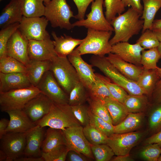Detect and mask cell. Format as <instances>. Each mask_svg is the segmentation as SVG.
I'll list each match as a JSON object with an SVG mask.
<instances>
[{"mask_svg": "<svg viewBox=\"0 0 161 161\" xmlns=\"http://www.w3.org/2000/svg\"><path fill=\"white\" fill-rule=\"evenodd\" d=\"M141 15L132 8L116 16L110 22L114 35L109 40L112 46L120 42H128L133 36L138 34L142 30L144 20Z\"/></svg>", "mask_w": 161, "mask_h": 161, "instance_id": "1", "label": "cell"}, {"mask_svg": "<svg viewBox=\"0 0 161 161\" xmlns=\"http://www.w3.org/2000/svg\"><path fill=\"white\" fill-rule=\"evenodd\" d=\"M91 64L97 68L113 83L123 88L129 95H144L136 82L121 73L107 59L106 57L94 55L90 59Z\"/></svg>", "mask_w": 161, "mask_h": 161, "instance_id": "2", "label": "cell"}, {"mask_svg": "<svg viewBox=\"0 0 161 161\" xmlns=\"http://www.w3.org/2000/svg\"><path fill=\"white\" fill-rule=\"evenodd\" d=\"M36 125L43 128L48 126L62 130L67 128L81 126L68 104L53 102L48 113L39 120Z\"/></svg>", "mask_w": 161, "mask_h": 161, "instance_id": "3", "label": "cell"}, {"mask_svg": "<svg viewBox=\"0 0 161 161\" xmlns=\"http://www.w3.org/2000/svg\"><path fill=\"white\" fill-rule=\"evenodd\" d=\"M112 31L88 29L87 35L83 42L75 49L80 55L92 54L104 56L111 53L112 45L109 42Z\"/></svg>", "mask_w": 161, "mask_h": 161, "instance_id": "4", "label": "cell"}, {"mask_svg": "<svg viewBox=\"0 0 161 161\" xmlns=\"http://www.w3.org/2000/svg\"><path fill=\"white\" fill-rule=\"evenodd\" d=\"M49 70L60 86L68 95L80 81L75 68L67 57L57 56L51 61Z\"/></svg>", "mask_w": 161, "mask_h": 161, "instance_id": "5", "label": "cell"}, {"mask_svg": "<svg viewBox=\"0 0 161 161\" xmlns=\"http://www.w3.org/2000/svg\"><path fill=\"white\" fill-rule=\"evenodd\" d=\"M45 5L44 16L52 27H59L68 30L74 27L70 19L74 18L75 16L66 0H51Z\"/></svg>", "mask_w": 161, "mask_h": 161, "instance_id": "6", "label": "cell"}, {"mask_svg": "<svg viewBox=\"0 0 161 161\" xmlns=\"http://www.w3.org/2000/svg\"><path fill=\"white\" fill-rule=\"evenodd\" d=\"M41 92L36 87L26 88L0 92V108L1 111L22 109L31 99Z\"/></svg>", "mask_w": 161, "mask_h": 161, "instance_id": "7", "label": "cell"}, {"mask_svg": "<svg viewBox=\"0 0 161 161\" xmlns=\"http://www.w3.org/2000/svg\"><path fill=\"white\" fill-rule=\"evenodd\" d=\"M104 0H94L92 2L90 12L86 15V18L78 20L72 24L75 27H83L103 31H114L110 22L105 16L103 11Z\"/></svg>", "mask_w": 161, "mask_h": 161, "instance_id": "8", "label": "cell"}, {"mask_svg": "<svg viewBox=\"0 0 161 161\" xmlns=\"http://www.w3.org/2000/svg\"><path fill=\"white\" fill-rule=\"evenodd\" d=\"M28 132H7L0 138L1 149L6 155V161H15L24 155Z\"/></svg>", "mask_w": 161, "mask_h": 161, "instance_id": "9", "label": "cell"}, {"mask_svg": "<svg viewBox=\"0 0 161 161\" xmlns=\"http://www.w3.org/2000/svg\"><path fill=\"white\" fill-rule=\"evenodd\" d=\"M48 21L45 17L23 16L19 23L18 30L28 40H42L50 36L46 29Z\"/></svg>", "mask_w": 161, "mask_h": 161, "instance_id": "10", "label": "cell"}, {"mask_svg": "<svg viewBox=\"0 0 161 161\" xmlns=\"http://www.w3.org/2000/svg\"><path fill=\"white\" fill-rule=\"evenodd\" d=\"M145 134L143 131L114 133L108 137L106 144L116 156L129 154L131 149L143 138Z\"/></svg>", "mask_w": 161, "mask_h": 161, "instance_id": "11", "label": "cell"}, {"mask_svg": "<svg viewBox=\"0 0 161 161\" xmlns=\"http://www.w3.org/2000/svg\"><path fill=\"white\" fill-rule=\"evenodd\" d=\"M62 130L69 151L73 150L81 153L95 160L91 149L92 145L84 135L82 126L67 128Z\"/></svg>", "mask_w": 161, "mask_h": 161, "instance_id": "12", "label": "cell"}, {"mask_svg": "<svg viewBox=\"0 0 161 161\" xmlns=\"http://www.w3.org/2000/svg\"><path fill=\"white\" fill-rule=\"evenodd\" d=\"M36 87L53 103L68 104L69 95L60 86L50 70L44 74Z\"/></svg>", "mask_w": 161, "mask_h": 161, "instance_id": "13", "label": "cell"}, {"mask_svg": "<svg viewBox=\"0 0 161 161\" xmlns=\"http://www.w3.org/2000/svg\"><path fill=\"white\" fill-rule=\"evenodd\" d=\"M53 101L40 92L29 100L22 109L33 122L37 123L49 112Z\"/></svg>", "mask_w": 161, "mask_h": 161, "instance_id": "14", "label": "cell"}, {"mask_svg": "<svg viewBox=\"0 0 161 161\" xmlns=\"http://www.w3.org/2000/svg\"><path fill=\"white\" fill-rule=\"evenodd\" d=\"M28 54L30 60L52 61L57 56L50 36L42 40H29Z\"/></svg>", "mask_w": 161, "mask_h": 161, "instance_id": "15", "label": "cell"}, {"mask_svg": "<svg viewBox=\"0 0 161 161\" xmlns=\"http://www.w3.org/2000/svg\"><path fill=\"white\" fill-rule=\"evenodd\" d=\"M29 40L18 29L13 34L6 47L7 55L13 57L26 65L30 59L28 54Z\"/></svg>", "mask_w": 161, "mask_h": 161, "instance_id": "16", "label": "cell"}, {"mask_svg": "<svg viewBox=\"0 0 161 161\" xmlns=\"http://www.w3.org/2000/svg\"><path fill=\"white\" fill-rule=\"evenodd\" d=\"M67 57L75 68L80 81L87 89H89L95 81L96 77L93 66L86 62L75 49Z\"/></svg>", "mask_w": 161, "mask_h": 161, "instance_id": "17", "label": "cell"}, {"mask_svg": "<svg viewBox=\"0 0 161 161\" xmlns=\"http://www.w3.org/2000/svg\"><path fill=\"white\" fill-rule=\"evenodd\" d=\"M144 50L137 43L131 44L128 42H120L112 46L111 53L116 55L126 61L141 66V53Z\"/></svg>", "mask_w": 161, "mask_h": 161, "instance_id": "18", "label": "cell"}, {"mask_svg": "<svg viewBox=\"0 0 161 161\" xmlns=\"http://www.w3.org/2000/svg\"><path fill=\"white\" fill-rule=\"evenodd\" d=\"M6 112L9 115L10 120L5 133H27L37 125L31 121L23 109L10 110Z\"/></svg>", "mask_w": 161, "mask_h": 161, "instance_id": "19", "label": "cell"}, {"mask_svg": "<svg viewBox=\"0 0 161 161\" xmlns=\"http://www.w3.org/2000/svg\"><path fill=\"white\" fill-rule=\"evenodd\" d=\"M32 86L26 72L4 73L0 72V92Z\"/></svg>", "mask_w": 161, "mask_h": 161, "instance_id": "20", "label": "cell"}, {"mask_svg": "<svg viewBox=\"0 0 161 161\" xmlns=\"http://www.w3.org/2000/svg\"><path fill=\"white\" fill-rule=\"evenodd\" d=\"M106 57L123 75L128 79L136 82L144 69L143 66H137L126 61L112 53L108 54Z\"/></svg>", "mask_w": 161, "mask_h": 161, "instance_id": "21", "label": "cell"}, {"mask_svg": "<svg viewBox=\"0 0 161 161\" xmlns=\"http://www.w3.org/2000/svg\"><path fill=\"white\" fill-rule=\"evenodd\" d=\"M44 128L38 125L29 131L26 137L24 155L27 156L41 157V147L44 140Z\"/></svg>", "mask_w": 161, "mask_h": 161, "instance_id": "22", "label": "cell"}, {"mask_svg": "<svg viewBox=\"0 0 161 161\" xmlns=\"http://www.w3.org/2000/svg\"><path fill=\"white\" fill-rule=\"evenodd\" d=\"M51 35L54 39L53 42L55 52L57 56L60 57H67L83 40V39L74 38L65 34L58 36L54 31L52 32Z\"/></svg>", "mask_w": 161, "mask_h": 161, "instance_id": "23", "label": "cell"}, {"mask_svg": "<svg viewBox=\"0 0 161 161\" xmlns=\"http://www.w3.org/2000/svg\"><path fill=\"white\" fill-rule=\"evenodd\" d=\"M23 16L20 0H11L1 13L0 28H4L15 23H20Z\"/></svg>", "mask_w": 161, "mask_h": 161, "instance_id": "24", "label": "cell"}, {"mask_svg": "<svg viewBox=\"0 0 161 161\" xmlns=\"http://www.w3.org/2000/svg\"><path fill=\"white\" fill-rule=\"evenodd\" d=\"M50 62L30 59L26 65V73L32 86H37L44 74L49 70Z\"/></svg>", "mask_w": 161, "mask_h": 161, "instance_id": "25", "label": "cell"}, {"mask_svg": "<svg viewBox=\"0 0 161 161\" xmlns=\"http://www.w3.org/2000/svg\"><path fill=\"white\" fill-rule=\"evenodd\" d=\"M143 118L142 112L129 113L122 122L114 126V133H124L136 130L142 126Z\"/></svg>", "mask_w": 161, "mask_h": 161, "instance_id": "26", "label": "cell"}, {"mask_svg": "<svg viewBox=\"0 0 161 161\" xmlns=\"http://www.w3.org/2000/svg\"><path fill=\"white\" fill-rule=\"evenodd\" d=\"M156 69L144 68L136 81L144 94L151 97L157 82L160 79Z\"/></svg>", "mask_w": 161, "mask_h": 161, "instance_id": "27", "label": "cell"}, {"mask_svg": "<svg viewBox=\"0 0 161 161\" xmlns=\"http://www.w3.org/2000/svg\"><path fill=\"white\" fill-rule=\"evenodd\" d=\"M41 147L42 152H47L62 145H66L63 131L49 127L47 130Z\"/></svg>", "mask_w": 161, "mask_h": 161, "instance_id": "28", "label": "cell"}, {"mask_svg": "<svg viewBox=\"0 0 161 161\" xmlns=\"http://www.w3.org/2000/svg\"><path fill=\"white\" fill-rule=\"evenodd\" d=\"M143 4V9L141 17L144 20L142 32L146 30L150 29L154 20L155 15L161 8V0H142Z\"/></svg>", "mask_w": 161, "mask_h": 161, "instance_id": "29", "label": "cell"}, {"mask_svg": "<svg viewBox=\"0 0 161 161\" xmlns=\"http://www.w3.org/2000/svg\"><path fill=\"white\" fill-rule=\"evenodd\" d=\"M103 101L108 110L114 126L122 122L129 113L122 103L112 97H106Z\"/></svg>", "mask_w": 161, "mask_h": 161, "instance_id": "30", "label": "cell"}, {"mask_svg": "<svg viewBox=\"0 0 161 161\" xmlns=\"http://www.w3.org/2000/svg\"><path fill=\"white\" fill-rule=\"evenodd\" d=\"M23 16L32 17L44 16L45 6L43 0H20Z\"/></svg>", "mask_w": 161, "mask_h": 161, "instance_id": "31", "label": "cell"}, {"mask_svg": "<svg viewBox=\"0 0 161 161\" xmlns=\"http://www.w3.org/2000/svg\"><path fill=\"white\" fill-rule=\"evenodd\" d=\"M123 104L129 113L142 112L148 104L146 95H132L129 94Z\"/></svg>", "mask_w": 161, "mask_h": 161, "instance_id": "32", "label": "cell"}, {"mask_svg": "<svg viewBox=\"0 0 161 161\" xmlns=\"http://www.w3.org/2000/svg\"><path fill=\"white\" fill-rule=\"evenodd\" d=\"M0 72L6 74L26 72V66L16 59L7 55L0 58Z\"/></svg>", "mask_w": 161, "mask_h": 161, "instance_id": "33", "label": "cell"}, {"mask_svg": "<svg viewBox=\"0 0 161 161\" xmlns=\"http://www.w3.org/2000/svg\"><path fill=\"white\" fill-rule=\"evenodd\" d=\"M96 74L95 81L87 89L89 96L103 100L106 97H112L107 86L103 79L102 75L98 73Z\"/></svg>", "mask_w": 161, "mask_h": 161, "instance_id": "34", "label": "cell"}, {"mask_svg": "<svg viewBox=\"0 0 161 161\" xmlns=\"http://www.w3.org/2000/svg\"><path fill=\"white\" fill-rule=\"evenodd\" d=\"M87 101L91 112L106 121L112 124V121L103 100L89 96Z\"/></svg>", "mask_w": 161, "mask_h": 161, "instance_id": "35", "label": "cell"}, {"mask_svg": "<svg viewBox=\"0 0 161 161\" xmlns=\"http://www.w3.org/2000/svg\"><path fill=\"white\" fill-rule=\"evenodd\" d=\"M89 96L86 88L80 81L69 94L68 104L72 106L84 104L87 101Z\"/></svg>", "mask_w": 161, "mask_h": 161, "instance_id": "36", "label": "cell"}, {"mask_svg": "<svg viewBox=\"0 0 161 161\" xmlns=\"http://www.w3.org/2000/svg\"><path fill=\"white\" fill-rule=\"evenodd\" d=\"M161 58V55L157 47L143 50L141 53L140 63L147 69H156L157 64Z\"/></svg>", "mask_w": 161, "mask_h": 161, "instance_id": "37", "label": "cell"}, {"mask_svg": "<svg viewBox=\"0 0 161 161\" xmlns=\"http://www.w3.org/2000/svg\"><path fill=\"white\" fill-rule=\"evenodd\" d=\"M84 135L92 145L106 144L108 137L89 124L83 127Z\"/></svg>", "mask_w": 161, "mask_h": 161, "instance_id": "38", "label": "cell"}, {"mask_svg": "<svg viewBox=\"0 0 161 161\" xmlns=\"http://www.w3.org/2000/svg\"><path fill=\"white\" fill-rule=\"evenodd\" d=\"M89 124L108 137L114 133V126L93 114L89 108Z\"/></svg>", "mask_w": 161, "mask_h": 161, "instance_id": "39", "label": "cell"}, {"mask_svg": "<svg viewBox=\"0 0 161 161\" xmlns=\"http://www.w3.org/2000/svg\"><path fill=\"white\" fill-rule=\"evenodd\" d=\"M106 8L105 17L110 22L117 15H120L125 10L122 0H104Z\"/></svg>", "mask_w": 161, "mask_h": 161, "instance_id": "40", "label": "cell"}, {"mask_svg": "<svg viewBox=\"0 0 161 161\" xmlns=\"http://www.w3.org/2000/svg\"><path fill=\"white\" fill-rule=\"evenodd\" d=\"M91 149L96 161H109L115 155L112 148L107 144L92 145Z\"/></svg>", "mask_w": 161, "mask_h": 161, "instance_id": "41", "label": "cell"}, {"mask_svg": "<svg viewBox=\"0 0 161 161\" xmlns=\"http://www.w3.org/2000/svg\"><path fill=\"white\" fill-rule=\"evenodd\" d=\"M19 23H16L1 29L0 31V58L7 56L6 47L9 39L18 29Z\"/></svg>", "mask_w": 161, "mask_h": 161, "instance_id": "42", "label": "cell"}, {"mask_svg": "<svg viewBox=\"0 0 161 161\" xmlns=\"http://www.w3.org/2000/svg\"><path fill=\"white\" fill-rule=\"evenodd\" d=\"M144 49L157 47L160 41L154 32L151 30L147 29L142 32L136 41Z\"/></svg>", "mask_w": 161, "mask_h": 161, "instance_id": "43", "label": "cell"}, {"mask_svg": "<svg viewBox=\"0 0 161 161\" xmlns=\"http://www.w3.org/2000/svg\"><path fill=\"white\" fill-rule=\"evenodd\" d=\"M69 151L66 145H62L49 151L42 152L41 156L44 161H64Z\"/></svg>", "mask_w": 161, "mask_h": 161, "instance_id": "44", "label": "cell"}, {"mask_svg": "<svg viewBox=\"0 0 161 161\" xmlns=\"http://www.w3.org/2000/svg\"><path fill=\"white\" fill-rule=\"evenodd\" d=\"M103 79L107 86L112 98L123 103L129 95L127 92L120 86L111 82L106 77L102 75Z\"/></svg>", "mask_w": 161, "mask_h": 161, "instance_id": "45", "label": "cell"}, {"mask_svg": "<svg viewBox=\"0 0 161 161\" xmlns=\"http://www.w3.org/2000/svg\"><path fill=\"white\" fill-rule=\"evenodd\" d=\"M154 104L149 118V125L151 130L155 134L161 130V103Z\"/></svg>", "mask_w": 161, "mask_h": 161, "instance_id": "46", "label": "cell"}, {"mask_svg": "<svg viewBox=\"0 0 161 161\" xmlns=\"http://www.w3.org/2000/svg\"><path fill=\"white\" fill-rule=\"evenodd\" d=\"M161 146L157 143L147 144L141 151L140 157L148 161H157L161 154Z\"/></svg>", "mask_w": 161, "mask_h": 161, "instance_id": "47", "label": "cell"}, {"mask_svg": "<svg viewBox=\"0 0 161 161\" xmlns=\"http://www.w3.org/2000/svg\"><path fill=\"white\" fill-rule=\"evenodd\" d=\"M71 107L75 116L81 126H85L89 124V106L84 103Z\"/></svg>", "mask_w": 161, "mask_h": 161, "instance_id": "48", "label": "cell"}, {"mask_svg": "<svg viewBox=\"0 0 161 161\" xmlns=\"http://www.w3.org/2000/svg\"><path fill=\"white\" fill-rule=\"evenodd\" d=\"M78 9V13L75 18L78 20L84 19L87 9L89 4L94 0H73Z\"/></svg>", "mask_w": 161, "mask_h": 161, "instance_id": "49", "label": "cell"}, {"mask_svg": "<svg viewBox=\"0 0 161 161\" xmlns=\"http://www.w3.org/2000/svg\"><path fill=\"white\" fill-rule=\"evenodd\" d=\"M66 160L68 161H90L93 160L81 153L69 150L67 154Z\"/></svg>", "mask_w": 161, "mask_h": 161, "instance_id": "50", "label": "cell"}, {"mask_svg": "<svg viewBox=\"0 0 161 161\" xmlns=\"http://www.w3.org/2000/svg\"><path fill=\"white\" fill-rule=\"evenodd\" d=\"M122 3L125 7L132 8L142 15L143 7L141 4V0H122Z\"/></svg>", "mask_w": 161, "mask_h": 161, "instance_id": "51", "label": "cell"}, {"mask_svg": "<svg viewBox=\"0 0 161 161\" xmlns=\"http://www.w3.org/2000/svg\"><path fill=\"white\" fill-rule=\"evenodd\" d=\"M151 97L153 104L161 103V78L157 82Z\"/></svg>", "mask_w": 161, "mask_h": 161, "instance_id": "52", "label": "cell"}, {"mask_svg": "<svg viewBox=\"0 0 161 161\" xmlns=\"http://www.w3.org/2000/svg\"><path fill=\"white\" fill-rule=\"evenodd\" d=\"M146 144L157 143L161 146V130L147 138L145 141Z\"/></svg>", "mask_w": 161, "mask_h": 161, "instance_id": "53", "label": "cell"}, {"mask_svg": "<svg viewBox=\"0 0 161 161\" xmlns=\"http://www.w3.org/2000/svg\"><path fill=\"white\" fill-rule=\"evenodd\" d=\"M9 120L3 118L0 120V139L5 134V131L9 123Z\"/></svg>", "mask_w": 161, "mask_h": 161, "instance_id": "54", "label": "cell"}, {"mask_svg": "<svg viewBox=\"0 0 161 161\" xmlns=\"http://www.w3.org/2000/svg\"><path fill=\"white\" fill-rule=\"evenodd\" d=\"M15 161H44L43 158L41 156L35 157L33 156L21 157L17 159Z\"/></svg>", "mask_w": 161, "mask_h": 161, "instance_id": "55", "label": "cell"}, {"mask_svg": "<svg viewBox=\"0 0 161 161\" xmlns=\"http://www.w3.org/2000/svg\"><path fill=\"white\" fill-rule=\"evenodd\" d=\"M111 160L112 161H132L134 160L129 154L117 156Z\"/></svg>", "mask_w": 161, "mask_h": 161, "instance_id": "56", "label": "cell"}, {"mask_svg": "<svg viewBox=\"0 0 161 161\" xmlns=\"http://www.w3.org/2000/svg\"><path fill=\"white\" fill-rule=\"evenodd\" d=\"M151 30L154 31L161 32V19L154 20Z\"/></svg>", "mask_w": 161, "mask_h": 161, "instance_id": "57", "label": "cell"}, {"mask_svg": "<svg viewBox=\"0 0 161 161\" xmlns=\"http://www.w3.org/2000/svg\"><path fill=\"white\" fill-rule=\"evenodd\" d=\"M7 158L6 155L5 153L1 150H0V161H6Z\"/></svg>", "mask_w": 161, "mask_h": 161, "instance_id": "58", "label": "cell"}, {"mask_svg": "<svg viewBox=\"0 0 161 161\" xmlns=\"http://www.w3.org/2000/svg\"><path fill=\"white\" fill-rule=\"evenodd\" d=\"M160 42H161V32L154 31Z\"/></svg>", "mask_w": 161, "mask_h": 161, "instance_id": "59", "label": "cell"}, {"mask_svg": "<svg viewBox=\"0 0 161 161\" xmlns=\"http://www.w3.org/2000/svg\"><path fill=\"white\" fill-rule=\"evenodd\" d=\"M157 73L160 78H161V67H158L156 69Z\"/></svg>", "mask_w": 161, "mask_h": 161, "instance_id": "60", "label": "cell"}, {"mask_svg": "<svg viewBox=\"0 0 161 161\" xmlns=\"http://www.w3.org/2000/svg\"><path fill=\"white\" fill-rule=\"evenodd\" d=\"M157 48L160 53L161 55V42H160L159 44L157 47Z\"/></svg>", "mask_w": 161, "mask_h": 161, "instance_id": "61", "label": "cell"}, {"mask_svg": "<svg viewBox=\"0 0 161 161\" xmlns=\"http://www.w3.org/2000/svg\"><path fill=\"white\" fill-rule=\"evenodd\" d=\"M44 5H46L48 4L51 0H43Z\"/></svg>", "mask_w": 161, "mask_h": 161, "instance_id": "62", "label": "cell"}, {"mask_svg": "<svg viewBox=\"0 0 161 161\" xmlns=\"http://www.w3.org/2000/svg\"><path fill=\"white\" fill-rule=\"evenodd\" d=\"M158 161H161V154L159 158L158 159Z\"/></svg>", "mask_w": 161, "mask_h": 161, "instance_id": "63", "label": "cell"}, {"mask_svg": "<svg viewBox=\"0 0 161 161\" xmlns=\"http://www.w3.org/2000/svg\"><path fill=\"white\" fill-rule=\"evenodd\" d=\"M3 0H0V1H2Z\"/></svg>", "mask_w": 161, "mask_h": 161, "instance_id": "64", "label": "cell"}]
</instances>
